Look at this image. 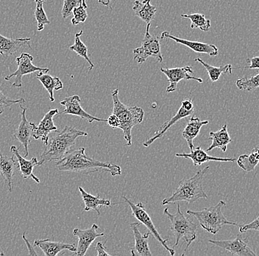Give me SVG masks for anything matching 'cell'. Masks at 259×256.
<instances>
[{"instance_id":"cell-1","label":"cell","mask_w":259,"mask_h":256,"mask_svg":"<svg viewBox=\"0 0 259 256\" xmlns=\"http://www.w3.org/2000/svg\"><path fill=\"white\" fill-rule=\"evenodd\" d=\"M56 167L59 171L89 174L100 171H108L112 176L121 174V167L108 162H102L85 154V149L71 150L59 161Z\"/></svg>"},{"instance_id":"cell-2","label":"cell","mask_w":259,"mask_h":256,"mask_svg":"<svg viewBox=\"0 0 259 256\" xmlns=\"http://www.w3.org/2000/svg\"><path fill=\"white\" fill-rule=\"evenodd\" d=\"M55 132L40 155L38 166L49 162L59 161L72 150L78 137L88 136V133L85 131L79 130L75 127L69 126H65L60 132L56 131Z\"/></svg>"},{"instance_id":"cell-3","label":"cell","mask_w":259,"mask_h":256,"mask_svg":"<svg viewBox=\"0 0 259 256\" xmlns=\"http://www.w3.org/2000/svg\"><path fill=\"white\" fill-rule=\"evenodd\" d=\"M209 166L200 170L190 179H184L178 183V189L172 195L168 198L163 199L161 205H171L180 202H186L189 204L194 203L200 199H208L202 186L204 176L207 174Z\"/></svg>"},{"instance_id":"cell-4","label":"cell","mask_w":259,"mask_h":256,"mask_svg":"<svg viewBox=\"0 0 259 256\" xmlns=\"http://www.w3.org/2000/svg\"><path fill=\"white\" fill-rule=\"evenodd\" d=\"M113 100L112 114L117 117L119 121V129L124 134V138L127 141V147L132 145V129L134 126L140 124L145 118V111L139 106H128L121 103L119 98V90L111 92Z\"/></svg>"},{"instance_id":"cell-5","label":"cell","mask_w":259,"mask_h":256,"mask_svg":"<svg viewBox=\"0 0 259 256\" xmlns=\"http://www.w3.org/2000/svg\"><path fill=\"white\" fill-rule=\"evenodd\" d=\"M163 213L170 222V231L176 237L174 247H177L181 239L186 243V247L183 255L187 251L188 248L197 239V230L198 225L190 220V215L186 217L181 210V205L177 202V210L175 213H170L169 208L166 207Z\"/></svg>"},{"instance_id":"cell-6","label":"cell","mask_w":259,"mask_h":256,"mask_svg":"<svg viewBox=\"0 0 259 256\" xmlns=\"http://www.w3.org/2000/svg\"><path fill=\"white\" fill-rule=\"evenodd\" d=\"M226 205V203L224 201H220L216 205L204 208L200 211L187 210L186 213L195 217L202 229L215 235L224 225L239 226L236 223L228 221L223 215V208Z\"/></svg>"},{"instance_id":"cell-7","label":"cell","mask_w":259,"mask_h":256,"mask_svg":"<svg viewBox=\"0 0 259 256\" xmlns=\"http://www.w3.org/2000/svg\"><path fill=\"white\" fill-rule=\"evenodd\" d=\"M151 23L147 24L145 38L142 40V46L134 50V59L138 64H142L145 63L149 58H156L158 62L163 61L161 50L160 38L151 35L150 33Z\"/></svg>"},{"instance_id":"cell-8","label":"cell","mask_w":259,"mask_h":256,"mask_svg":"<svg viewBox=\"0 0 259 256\" xmlns=\"http://www.w3.org/2000/svg\"><path fill=\"white\" fill-rule=\"evenodd\" d=\"M122 198L128 204L130 207H131L133 216L135 217L137 220H139L141 224H143L145 225L149 232L153 235V237L169 252L170 255L172 256L176 255V251L174 250V249L169 247L167 245L168 239H163L160 233H158V230L154 225L150 215L146 211L145 205H143V203L142 202H138L137 204L134 203V202L129 200L125 196H123Z\"/></svg>"},{"instance_id":"cell-9","label":"cell","mask_w":259,"mask_h":256,"mask_svg":"<svg viewBox=\"0 0 259 256\" xmlns=\"http://www.w3.org/2000/svg\"><path fill=\"white\" fill-rule=\"evenodd\" d=\"M17 64V69L13 74L5 78V80L10 81L12 78L15 77V81L12 84V87L19 88L22 86V77L26 75L33 74L35 72H46L50 71L49 68H42L32 64L33 57L29 53H23L20 56L16 58Z\"/></svg>"},{"instance_id":"cell-10","label":"cell","mask_w":259,"mask_h":256,"mask_svg":"<svg viewBox=\"0 0 259 256\" xmlns=\"http://www.w3.org/2000/svg\"><path fill=\"white\" fill-rule=\"evenodd\" d=\"M160 70L167 78L169 85L166 88V92H174L177 90L178 83L183 80H194L199 83L203 82L200 77L192 76L194 74L193 66H185L183 67L161 68Z\"/></svg>"},{"instance_id":"cell-11","label":"cell","mask_w":259,"mask_h":256,"mask_svg":"<svg viewBox=\"0 0 259 256\" xmlns=\"http://www.w3.org/2000/svg\"><path fill=\"white\" fill-rule=\"evenodd\" d=\"M58 115H59L58 108L50 109L42 118L39 124L30 122L32 137L35 140H40L45 145H48L50 133L57 131V126L53 122V117Z\"/></svg>"},{"instance_id":"cell-12","label":"cell","mask_w":259,"mask_h":256,"mask_svg":"<svg viewBox=\"0 0 259 256\" xmlns=\"http://www.w3.org/2000/svg\"><path fill=\"white\" fill-rule=\"evenodd\" d=\"M100 229L98 225L93 224L89 229L81 230L75 228L73 230V235L78 238V244L74 255L84 256L87 254L92 243L99 237L104 236V233H97Z\"/></svg>"},{"instance_id":"cell-13","label":"cell","mask_w":259,"mask_h":256,"mask_svg":"<svg viewBox=\"0 0 259 256\" xmlns=\"http://www.w3.org/2000/svg\"><path fill=\"white\" fill-rule=\"evenodd\" d=\"M208 242L218 246L231 252V255L239 256H255L256 254L248 245L247 239H244L241 234H238L236 239L228 241L208 240Z\"/></svg>"},{"instance_id":"cell-14","label":"cell","mask_w":259,"mask_h":256,"mask_svg":"<svg viewBox=\"0 0 259 256\" xmlns=\"http://www.w3.org/2000/svg\"><path fill=\"white\" fill-rule=\"evenodd\" d=\"M80 103L81 100L79 95H72V96L65 98L62 101L60 102V103L64 106L65 109L64 111L59 113V114L78 116L80 117L81 119H84L88 121L89 124H92L94 121L107 122V120L101 119V118H97V117L92 116V115L89 114L81 106Z\"/></svg>"},{"instance_id":"cell-15","label":"cell","mask_w":259,"mask_h":256,"mask_svg":"<svg viewBox=\"0 0 259 256\" xmlns=\"http://www.w3.org/2000/svg\"><path fill=\"white\" fill-rule=\"evenodd\" d=\"M160 39L161 40H171L180 44V45H184L187 48H190L194 52L197 53H205L208 56H217L219 54V50L218 47L211 44L203 43V42L190 41V40H184V39L178 38L177 36L171 35L169 32L163 31L161 33Z\"/></svg>"},{"instance_id":"cell-16","label":"cell","mask_w":259,"mask_h":256,"mask_svg":"<svg viewBox=\"0 0 259 256\" xmlns=\"http://www.w3.org/2000/svg\"><path fill=\"white\" fill-rule=\"evenodd\" d=\"M141 223H132L130 225L134 237V246L131 248V253L133 256H152L151 251L148 244L149 236L151 233H146L142 234L139 231Z\"/></svg>"},{"instance_id":"cell-17","label":"cell","mask_w":259,"mask_h":256,"mask_svg":"<svg viewBox=\"0 0 259 256\" xmlns=\"http://www.w3.org/2000/svg\"><path fill=\"white\" fill-rule=\"evenodd\" d=\"M20 108H22L20 124L13 136L16 140L19 141L23 145L24 157H27L29 155L28 147L30 145V139H31L30 137L32 136L31 125L26 118L27 108H23L22 106H20Z\"/></svg>"},{"instance_id":"cell-18","label":"cell","mask_w":259,"mask_h":256,"mask_svg":"<svg viewBox=\"0 0 259 256\" xmlns=\"http://www.w3.org/2000/svg\"><path fill=\"white\" fill-rule=\"evenodd\" d=\"M177 157H183V158L189 159L192 160L194 166H200L204 163L208 162H236V158H222V157H216L210 156L208 155L206 152L200 147L194 148L191 151L190 153H176Z\"/></svg>"},{"instance_id":"cell-19","label":"cell","mask_w":259,"mask_h":256,"mask_svg":"<svg viewBox=\"0 0 259 256\" xmlns=\"http://www.w3.org/2000/svg\"><path fill=\"white\" fill-rule=\"evenodd\" d=\"M34 245L39 247L46 256H56L64 250L76 252L77 249V247L74 244L50 241L48 239L35 240Z\"/></svg>"},{"instance_id":"cell-20","label":"cell","mask_w":259,"mask_h":256,"mask_svg":"<svg viewBox=\"0 0 259 256\" xmlns=\"http://www.w3.org/2000/svg\"><path fill=\"white\" fill-rule=\"evenodd\" d=\"M11 152L17 159V163L19 164V171L24 179L32 178L35 182L40 183L39 179L34 175L33 168L38 165V160L36 157H32L31 160H27L24 158L19 154V149L15 145L11 147Z\"/></svg>"},{"instance_id":"cell-21","label":"cell","mask_w":259,"mask_h":256,"mask_svg":"<svg viewBox=\"0 0 259 256\" xmlns=\"http://www.w3.org/2000/svg\"><path fill=\"white\" fill-rule=\"evenodd\" d=\"M19 166L14 156H5L0 152V174L4 179L5 185L7 186L10 193L13 190V179L15 174V170Z\"/></svg>"},{"instance_id":"cell-22","label":"cell","mask_w":259,"mask_h":256,"mask_svg":"<svg viewBox=\"0 0 259 256\" xmlns=\"http://www.w3.org/2000/svg\"><path fill=\"white\" fill-rule=\"evenodd\" d=\"M194 112V109L193 110H188L185 109L182 106H181V108L178 109L177 113L169 121H168L167 122L164 123L160 129L155 132V135L153 137H152L151 138H149L148 140H146L145 142L143 143V145L145 147H149L150 145H151L152 144L155 142V140H158V139L161 138L165 134H166V132L171 127V126H174L176 123H178V121H181L183 118H187V117L190 116L191 115L193 114Z\"/></svg>"},{"instance_id":"cell-23","label":"cell","mask_w":259,"mask_h":256,"mask_svg":"<svg viewBox=\"0 0 259 256\" xmlns=\"http://www.w3.org/2000/svg\"><path fill=\"white\" fill-rule=\"evenodd\" d=\"M209 124L208 121H201L197 117L192 116L188 121L185 129L182 132L184 140L187 142L188 147L191 151L194 148V140L199 135L202 126Z\"/></svg>"},{"instance_id":"cell-24","label":"cell","mask_w":259,"mask_h":256,"mask_svg":"<svg viewBox=\"0 0 259 256\" xmlns=\"http://www.w3.org/2000/svg\"><path fill=\"white\" fill-rule=\"evenodd\" d=\"M29 42H30V38H7L0 34V55L11 56L25 45H28L31 48Z\"/></svg>"},{"instance_id":"cell-25","label":"cell","mask_w":259,"mask_h":256,"mask_svg":"<svg viewBox=\"0 0 259 256\" xmlns=\"http://www.w3.org/2000/svg\"><path fill=\"white\" fill-rule=\"evenodd\" d=\"M79 192H80L81 197L83 201L84 211H90V210H95L97 214L100 215V207H109L111 205V202L110 199H105L100 198V195L93 196L89 194L84 190L82 187H78Z\"/></svg>"},{"instance_id":"cell-26","label":"cell","mask_w":259,"mask_h":256,"mask_svg":"<svg viewBox=\"0 0 259 256\" xmlns=\"http://www.w3.org/2000/svg\"><path fill=\"white\" fill-rule=\"evenodd\" d=\"M150 3L151 0H143L142 2L136 0L133 6L135 15L147 24L151 23L157 11L156 8L152 6Z\"/></svg>"},{"instance_id":"cell-27","label":"cell","mask_w":259,"mask_h":256,"mask_svg":"<svg viewBox=\"0 0 259 256\" xmlns=\"http://www.w3.org/2000/svg\"><path fill=\"white\" fill-rule=\"evenodd\" d=\"M209 140L212 141L211 145L207 149V152L213 150L214 149H220L223 152H226L228 144L232 142L229 133L228 132L227 125H223V127L218 132H210L209 133Z\"/></svg>"},{"instance_id":"cell-28","label":"cell","mask_w":259,"mask_h":256,"mask_svg":"<svg viewBox=\"0 0 259 256\" xmlns=\"http://www.w3.org/2000/svg\"><path fill=\"white\" fill-rule=\"evenodd\" d=\"M36 78L48 91L50 95V101L54 102L55 90L58 91L64 87V84L61 79L59 78L50 76L46 72H38L36 75Z\"/></svg>"},{"instance_id":"cell-29","label":"cell","mask_w":259,"mask_h":256,"mask_svg":"<svg viewBox=\"0 0 259 256\" xmlns=\"http://www.w3.org/2000/svg\"><path fill=\"white\" fill-rule=\"evenodd\" d=\"M196 62L200 63L204 66L208 72V76L210 82H217L220 79V76L223 74H232L233 66L231 64H226L225 66H213L210 65L208 63L205 62L203 60L200 58H196L194 60Z\"/></svg>"},{"instance_id":"cell-30","label":"cell","mask_w":259,"mask_h":256,"mask_svg":"<svg viewBox=\"0 0 259 256\" xmlns=\"http://www.w3.org/2000/svg\"><path fill=\"white\" fill-rule=\"evenodd\" d=\"M236 162L239 168H242L246 172L253 171L259 163V155L256 148L252 149L250 155H240Z\"/></svg>"},{"instance_id":"cell-31","label":"cell","mask_w":259,"mask_h":256,"mask_svg":"<svg viewBox=\"0 0 259 256\" xmlns=\"http://www.w3.org/2000/svg\"><path fill=\"white\" fill-rule=\"evenodd\" d=\"M83 33L82 30H80V32L75 34L74 35V43L72 46L69 47V50L71 51L75 52L77 53V56H80V57L85 58L87 60V62L89 64V70H92L94 67H95V64L92 63L91 61L90 58L89 57L88 55V48L85 46V44L83 43L80 40V36Z\"/></svg>"},{"instance_id":"cell-32","label":"cell","mask_w":259,"mask_h":256,"mask_svg":"<svg viewBox=\"0 0 259 256\" xmlns=\"http://www.w3.org/2000/svg\"><path fill=\"white\" fill-rule=\"evenodd\" d=\"M182 18L190 19L191 28H199L203 32H208L210 27V20L202 14H181Z\"/></svg>"},{"instance_id":"cell-33","label":"cell","mask_w":259,"mask_h":256,"mask_svg":"<svg viewBox=\"0 0 259 256\" xmlns=\"http://www.w3.org/2000/svg\"><path fill=\"white\" fill-rule=\"evenodd\" d=\"M36 3V8L35 11V18L37 22V30L38 32L42 31L45 28V26L50 25V21L49 20L48 16L44 10V3L45 0H34Z\"/></svg>"},{"instance_id":"cell-34","label":"cell","mask_w":259,"mask_h":256,"mask_svg":"<svg viewBox=\"0 0 259 256\" xmlns=\"http://www.w3.org/2000/svg\"><path fill=\"white\" fill-rule=\"evenodd\" d=\"M236 87L242 91L252 92L259 87V72L252 77H242L236 82Z\"/></svg>"},{"instance_id":"cell-35","label":"cell","mask_w":259,"mask_h":256,"mask_svg":"<svg viewBox=\"0 0 259 256\" xmlns=\"http://www.w3.org/2000/svg\"><path fill=\"white\" fill-rule=\"evenodd\" d=\"M73 18L71 22L72 25H77L80 23H83L87 21L88 18V14H87V9L82 6V2L80 3L77 7L73 10Z\"/></svg>"},{"instance_id":"cell-36","label":"cell","mask_w":259,"mask_h":256,"mask_svg":"<svg viewBox=\"0 0 259 256\" xmlns=\"http://www.w3.org/2000/svg\"><path fill=\"white\" fill-rule=\"evenodd\" d=\"M0 86H1V83H0ZM24 102H25V100H24V98H20V99L17 100L8 98L0 90V115L4 113L6 108L11 107V106L16 104V103H24Z\"/></svg>"},{"instance_id":"cell-37","label":"cell","mask_w":259,"mask_h":256,"mask_svg":"<svg viewBox=\"0 0 259 256\" xmlns=\"http://www.w3.org/2000/svg\"><path fill=\"white\" fill-rule=\"evenodd\" d=\"M82 0H64L63 5L62 14L63 19H66L72 14L73 10L80 5Z\"/></svg>"},{"instance_id":"cell-38","label":"cell","mask_w":259,"mask_h":256,"mask_svg":"<svg viewBox=\"0 0 259 256\" xmlns=\"http://www.w3.org/2000/svg\"><path fill=\"white\" fill-rule=\"evenodd\" d=\"M249 231H257L259 232V216L255 218L252 223L247 224V225H243L239 228V232L241 233H246Z\"/></svg>"},{"instance_id":"cell-39","label":"cell","mask_w":259,"mask_h":256,"mask_svg":"<svg viewBox=\"0 0 259 256\" xmlns=\"http://www.w3.org/2000/svg\"><path fill=\"white\" fill-rule=\"evenodd\" d=\"M247 62L250 63V66H245L244 69H259V56L247 58Z\"/></svg>"},{"instance_id":"cell-40","label":"cell","mask_w":259,"mask_h":256,"mask_svg":"<svg viewBox=\"0 0 259 256\" xmlns=\"http://www.w3.org/2000/svg\"><path fill=\"white\" fill-rule=\"evenodd\" d=\"M105 243L100 242V241H99V242L97 243L96 247H95V249H96V250L97 251V255L98 256H103V255H106V256H111V254L108 253V252L106 251V249H105Z\"/></svg>"},{"instance_id":"cell-41","label":"cell","mask_w":259,"mask_h":256,"mask_svg":"<svg viewBox=\"0 0 259 256\" xmlns=\"http://www.w3.org/2000/svg\"><path fill=\"white\" fill-rule=\"evenodd\" d=\"M107 122H108V124L109 125L111 128H113V129H115V128H119V119H118L117 117L115 116V115L112 114L108 117V119H107Z\"/></svg>"},{"instance_id":"cell-42","label":"cell","mask_w":259,"mask_h":256,"mask_svg":"<svg viewBox=\"0 0 259 256\" xmlns=\"http://www.w3.org/2000/svg\"><path fill=\"white\" fill-rule=\"evenodd\" d=\"M181 106L188 110V111L194 109L193 102H192V99L183 100L182 103H181Z\"/></svg>"},{"instance_id":"cell-43","label":"cell","mask_w":259,"mask_h":256,"mask_svg":"<svg viewBox=\"0 0 259 256\" xmlns=\"http://www.w3.org/2000/svg\"><path fill=\"white\" fill-rule=\"evenodd\" d=\"M22 239H23L24 241H25L26 245H27V248L29 249V255H37L38 254L35 252V251H34L33 248L32 247V246L30 245V243H29L28 240L27 239L25 236V233H24L22 234Z\"/></svg>"},{"instance_id":"cell-44","label":"cell","mask_w":259,"mask_h":256,"mask_svg":"<svg viewBox=\"0 0 259 256\" xmlns=\"http://www.w3.org/2000/svg\"><path fill=\"white\" fill-rule=\"evenodd\" d=\"M112 0H98V3L105 6H110Z\"/></svg>"},{"instance_id":"cell-45","label":"cell","mask_w":259,"mask_h":256,"mask_svg":"<svg viewBox=\"0 0 259 256\" xmlns=\"http://www.w3.org/2000/svg\"><path fill=\"white\" fill-rule=\"evenodd\" d=\"M82 6H83L85 9H87L88 8V6H87V3H85V0H82Z\"/></svg>"},{"instance_id":"cell-46","label":"cell","mask_w":259,"mask_h":256,"mask_svg":"<svg viewBox=\"0 0 259 256\" xmlns=\"http://www.w3.org/2000/svg\"><path fill=\"white\" fill-rule=\"evenodd\" d=\"M0 255H4V253H3V252H0Z\"/></svg>"},{"instance_id":"cell-47","label":"cell","mask_w":259,"mask_h":256,"mask_svg":"<svg viewBox=\"0 0 259 256\" xmlns=\"http://www.w3.org/2000/svg\"><path fill=\"white\" fill-rule=\"evenodd\" d=\"M257 152H258V155H259V149L256 148Z\"/></svg>"}]
</instances>
